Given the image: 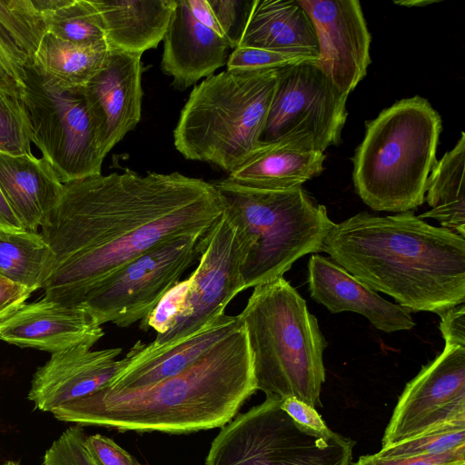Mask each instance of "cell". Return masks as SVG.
<instances>
[{
	"mask_svg": "<svg viewBox=\"0 0 465 465\" xmlns=\"http://www.w3.org/2000/svg\"><path fill=\"white\" fill-rule=\"evenodd\" d=\"M109 51L106 41L75 44L47 32L31 64L63 84L83 87L104 66Z\"/></svg>",
	"mask_w": 465,
	"mask_h": 465,
	"instance_id": "cell-26",
	"label": "cell"
},
{
	"mask_svg": "<svg viewBox=\"0 0 465 465\" xmlns=\"http://www.w3.org/2000/svg\"><path fill=\"white\" fill-rule=\"evenodd\" d=\"M0 230L23 231L24 228L0 190Z\"/></svg>",
	"mask_w": 465,
	"mask_h": 465,
	"instance_id": "cell-43",
	"label": "cell"
},
{
	"mask_svg": "<svg viewBox=\"0 0 465 465\" xmlns=\"http://www.w3.org/2000/svg\"><path fill=\"white\" fill-rule=\"evenodd\" d=\"M25 63L0 30V93L22 101Z\"/></svg>",
	"mask_w": 465,
	"mask_h": 465,
	"instance_id": "cell-35",
	"label": "cell"
},
{
	"mask_svg": "<svg viewBox=\"0 0 465 465\" xmlns=\"http://www.w3.org/2000/svg\"><path fill=\"white\" fill-rule=\"evenodd\" d=\"M322 251L411 312L441 315L465 302V237L410 211L387 216L363 212L333 223Z\"/></svg>",
	"mask_w": 465,
	"mask_h": 465,
	"instance_id": "cell-2",
	"label": "cell"
},
{
	"mask_svg": "<svg viewBox=\"0 0 465 465\" xmlns=\"http://www.w3.org/2000/svg\"><path fill=\"white\" fill-rule=\"evenodd\" d=\"M253 288L238 316L247 331L256 389L266 398L321 406L328 342L317 319L283 276Z\"/></svg>",
	"mask_w": 465,
	"mask_h": 465,
	"instance_id": "cell-4",
	"label": "cell"
},
{
	"mask_svg": "<svg viewBox=\"0 0 465 465\" xmlns=\"http://www.w3.org/2000/svg\"><path fill=\"white\" fill-rule=\"evenodd\" d=\"M111 49L143 54L167 32L176 0H92Z\"/></svg>",
	"mask_w": 465,
	"mask_h": 465,
	"instance_id": "cell-23",
	"label": "cell"
},
{
	"mask_svg": "<svg viewBox=\"0 0 465 465\" xmlns=\"http://www.w3.org/2000/svg\"><path fill=\"white\" fill-rule=\"evenodd\" d=\"M463 465H465V464H463Z\"/></svg>",
	"mask_w": 465,
	"mask_h": 465,
	"instance_id": "cell-46",
	"label": "cell"
},
{
	"mask_svg": "<svg viewBox=\"0 0 465 465\" xmlns=\"http://www.w3.org/2000/svg\"><path fill=\"white\" fill-rule=\"evenodd\" d=\"M441 119L428 100H400L366 123L352 158L361 199L375 211L405 213L424 203L437 163Z\"/></svg>",
	"mask_w": 465,
	"mask_h": 465,
	"instance_id": "cell-5",
	"label": "cell"
},
{
	"mask_svg": "<svg viewBox=\"0 0 465 465\" xmlns=\"http://www.w3.org/2000/svg\"><path fill=\"white\" fill-rule=\"evenodd\" d=\"M465 134L456 145L437 161L426 186L431 209L418 217L437 220L441 227L465 237Z\"/></svg>",
	"mask_w": 465,
	"mask_h": 465,
	"instance_id": "cell-25",
	"label": "cell"
},
{
	"mask_svg": "<svg viewBox=\"0 0 465 465\" xmlns=\"http://www.w3.org/2000/svg\"><path fill=\"white\" fill-rule=\"evenodd\" d=\"M236 47L318 59L314 25L297 0L249 1Z\"/></svg>",
	"mask_w": 465,
	"mask_h": 465,
	"instance_id": "cell-21",
	"label": "cell"
},
{
	"mask_svg": "<svg viewBox=\"0 0 465 465\" xmlns=\"http://www.w3.org/2000/svg\"><path fill=\"white\" fill-rule=\"evenodd\" d=\"M54 256L38 232L0 230V275L30 289L43 288Z\"/></svg>",
	"mask_w": 465,
	"mask_h": 465,
	"instance_id": "cell-27",
	"label": "cell"
},
{
	"mask_svg": "<svg viewBox=\"0 0 465 465\" xmlns=\"http://www.w3.org/2000/svg\"><path fill=\"white\" fill-rule=\"evenodd\" d=\"M3 465H18V463L9 460V461L5 462Z\"/></svg>",
	"mask_w": 465,
	"mask_h": 465,
	"instance_id": "cell-45",
	"label": "cell"
},
{
	"mask_svg": "<svg viewBox=\"0 0 465 465\" xmlns=\"http://www.w3.org/2000/svg\"><path fill=\"white\" fill-rule=\"evenodd\" d=\"M79 344L51 353L50 359L35 372L28 399L35 409L50 411L86 397L106 386L125 368L131 351L121 360V348L92 350Z\"/></svg>",
	"mask_w": 465,
	"mask_h": 465,
	"instance_id": "cell-16",
	"label": "cell"
},
{
	"mask_svg": "<svg viewBox=\"0 0 465 465\" xmlns=\"http://www.w3.org/2000/svg\"><path fill=\"white\" fill-rule=\"evenodd\" d=\"M191 282L192 278L189 276L172 287L152 312L141 321L140 329L147 331L152 328L156 331V336L168 331L184 308Z\"/></svg>",
	"mask_w": 465,
	"mask_h": 465,
	"instance_id": "cell-33",
	"label": "cell"
},
{
	"mask_svg": "<svg viewBox=\"0 0 465 465\" xmlns=\"http://www.w3.org/2000/svg\"><path fill=\"white\" fill-rule=\"evenodd\" d=\"M213 182L129 169L64 184L40 232L54 260L44 298L68 306L158 244L204 234L223 215Z\"/></svg>",
	"mask_w": 465,
	"mask_h": 465,
	"instance_id": "cell-1",
	"label": "cell"
},
{
	"mask_svg": "<svg viewBox=\"0 0 465 465\" xmlns=\"http://www.w3.org/2000/svg\"><path fill=\"white\" fill-rule=\"evenodd\" d=\"M0 30L25 65L33 63L47 33L45 19L33 0H0Z\"/></svg>",
	"mask_w": 465,
	"mask_h": 465,
	"instance_id": "cell-29",
	"label": "cell"
},
{
	"mask_svg": "<svg viewBox=\"0 0 465 465\" xmlns=\"http://www.w3.org/2000/svg\"><path fill=\"white\" fill-rule=\"evenodd\" d=\"M161 68L173 86L185 90L227 64L232 49L227 39L199 23L186 0H176L163 37Z\"/></svg>",
	"mask_w": 465,
	"mask_h": 465,
	"instance_id": "cell-20",
	"label": "cell"
},
{
	"mask_svg": "<svg viewBox=\"0 0 465 465\" xmlns=\"http://www.w3.org/2000/svg\"><path fill=\"white\" fill-rule=\"evenodd\" d=\"M213 15L229 41L232 49L236 47L243 26L249 1L207 0Z\"/></svg>",
	"mask_w": 465,
	"mask_h": 465,
	"instance_id": "cell-36",
	"label": "cell"
},
{
	"mask_svg": "<svg viewBox=\"0 0 465 465\" xmlns=\"http://www.w3.org/2000/svg\"><path fill=\"white\" fill-rule=\"evenodd\" d=\"M84 444L98 465H140L130 453L101 434L85 436Z\"/></svg>",
	"mask_w": 465,
	"mask_h": 465,
	"instance_id": "cell-38",
	"label": "cell"
},
{
	"mask_svg": "<svg viewBox=\"0 0 465 465\" xmlns=\"http://www.w3.org/2000/svg\"><path fill=\"white\" fill-rule=\"evenodd\" d=\"M199 251L184 308L174 325L152 341L155 345L195 333L224 314L230 302L244 290L237 230L224 212L200 239Z\"/></svg>",
	"mask_w": 465,
	"mask_h": 465,
	"instance_id": "cell-12",
	"label": "cell"
},
{
	"mask_svg": "<svg viewBox=\"0 0 465 465\" xmlns=\"http://www.w3.org/2000/svg\"><path fill=\"white\" fill-rule=\"evenodd\" d=\"M104 332L82 305L40 299L25 303L0 322V340L54 353L79 344L94 345Z\"/></svg>",
	"mask_w": 465,
	"mask_h": 465,
	"instance_id": "cell-17",
	"label": "cell"
},
{
	"mask_svg": "<svg viewBox=\"0 0 465 465\" xmlns=\"http://www.w3.org/2000/svg\"><path fill=\"white\" fill-rule=\"evenodd\" d=\"M463 465V464H462Z\"/></svg>",
	"mask_w": 465,
	"mask_h": 465,
	"instance_id": "cell-47",
	"label": "cell"
},
{
	"mask_svg": "<svg viewBox=\"0 0 465 465\" xmlns=\"http://www.w3.org/2000/svg\"><path fill=\"white\" fill-rule=\"evenodd\" d=\"M465 421V347L442 352L405 386L385 429L381 447L450 423Z\"/></svg>",
	"mask_w": 465,
	"mask_h": 465,
	"instance_id": "cell-13",
	"label": "cell"
},
{
	"mask_svg": "<svg viewBox=\"0 0 465 465\" xmlns=\"http://www.w3.org/2000/svg\"><path fill=\"white\" fill-rule=\"evenodd\" d=\"M326 155L283 143H260L228 178L245 186L286 190L301 186L323 170Z\"/></svg>",
	"mask_w": 465,
	"mask_h": 465,
	"instance_id": "cell-24",
	"label": "cell"
},
{
	"mask_svg": "<svg viewBox=\"0 0 465 465\" xmlns=\"http://www.w3.org/2000/svg\"><path fill=\"white\" fill-rule=\"evenodd\" d=\"M281 401L266 398L222 427L205 465H351L354 440L304 430Z\"/></svg>",
	"mask_w": 465,
	"mask_h": 465,
	"instance_id": "cell-8",
	"label": "cell"
},
{
	"mask_svg": "<svg viewBox=\"0 0 465 465\" xmlns=\"http://www.w3.org/2000/svg\"><path fill=\"white\" fill-rule=\"evenodd\" d=\"M256 391L252 355L242 323L175 376L134 390L102 388L52 413L61 421L81 426L190 433L223 427Z\"/></svg>",
	"mask_w": 465,
	"mask_h": 465,
	"instance_id": "cell-3",
	"label": "cell"
},
{
	"mask_svg": "<svg viewBox=\"0 0 465 465\" xmlns=\"http://www.w3.org/2000/svg\"><path fill=\"white\" fill-rule=\"evenodd\" d=\"M213 183L237 230L244 290L283 276L296 260L322 251L333 222L302 186L263 190L228 177Z\"/></svg>",
	"mask_w": 465,
	"mask_h": 465,
	"instance_id": "cell-7",
	"label": "cell"
},
{
	"mask_svg": "<svg viewBox=\"0 0 465 465\" xmlns=\"http://www.w3.org/2000/svg\"><path fill=\"white\" fill-rule=\"evenodd\" d=\"M80 425L64 430L46 450L43 465H98L84 444Z\"/></svg>",
	"mask_w": 465,
	"mask_h": 465,
	"instance_id": "cell-32",
	"label": "cell"
},
{
	"mask_svg": "<svg viewBox=\"0 0 465 465\" xmlns=\"http://www.w3.org/2000/svg\"><path fill=\"white\" fill-rule=\"evenodd\" d=\"M186 3L192 15L199 23L226 39L207 0H186Z\"/></svg>",
	"mask_w": 465,
	"mask_h": 465,
	"instance_id": "cell-42",
	"label": "cell"
},
{
	"mask_svg": "<svg viewBox=\"0 0 465 465\" xmlns=\"http://www.w3.org/2000/svg\"><path fill=\"white\" fill-rule=\"evenodd\" d=\"M242 326L238 315L224 313L195 333L168 344L138 341L129 350L132 356L128 364L104 388L111 391L134 390L175 376Z\"/></svg>",
	"mask_w": 465,
	"mask_h": 465,
	"instance_id": "cell-18",
	"label": "cell"
},
{
	"mask_svg": "<svg viewBox=\"0 0 465 465\" xmlns=\"http://www.w3.org/2000/svg\"><path fill=\"white\" fill-rule=\"evenodd\" d=\"M142 74L141 54L110 48L104 66L82 87L104 158L141 119Z\"/></svg>",
	"mask_w": 465,
	"mask_h": 465,
	"instance_id": "cell-15",
	"label": "cell"
},
{
	"mask_svg": "<svg viewBox=\"0 0 465 465\" xmlns=\"http://www.w3.org/2000/svg\"><path fill=\"white\" fill-rule=\"evenodd\" d=\"M278 69H227L195 85L173 130L187 160L231 173L261 143Z\"/></svg>",
	"mask_w": 465,
	"mask_h": 465,
	"instance_id": "cell-6",
	"label": "cell"
},
{
	"mask_svg": "<svg viewBox=\"0 0 465 465\" xmlns=\"http://www.w3.org/2000/svg\"><path fill=\"white\" fill-rule=\"evenodd\" d=\"M47 32L75 44L105 40L101 15L92 0H33Z\"/></svg>",
	"mask_w": 465,
	"mask_h": 465,
	"instance_id": "cell-28",
	"label": "cell"
},
{
	"mask_svg": "<svg viewBox=\"0 0 465 465\" xmlns=\"http://www.w3.org/2000/svg\"><path fill=\"white\" fill-rule=\"evenodd\" d=\"M465 447V421L450 423L414 437L381 447L384 458L436 456Z\"/></svg>",
	"mask_w": 465,
	"mask_h": 465,
	"instance_id": "cell-30",
	"label": "cell"
},
{
	"mask_svg": "<svg viewBox=\"0 0 465 465\" xmlns=\"http://www.w3.org/2000/svg\"><path fill=\"white\" fill-rule=\"evenodd\" d=\"M203 234L176 237L138 256L89 292L82 305L103 325L129 327L146 318L199 258Z\"/></svg>",
	"mask_w": 465,
	"mask_h": 465,
	"instance_id": "cell-11",
	"label": "cell"
},
{
	"mask_svg": "<svg viewBox=\"0 0 465 465\" xmlns=\"http://www.w3.org/2000/svg\"><path fill=\"white\" fill-rule=\"evenodd\" d=\"M397 4H401V5H410V6H412V5H417V6H422V5H429L430 3H433V2H430V1H416V2H396Z\"/></svg>",
	"mask_w": 465,
	"mask_h": 465,
	"instance_id": "cell-44",
	"label": "cell"
},
{
	"mask_svg": "<svg viewBox=\"0 0 465 465\" xmlns=\"http://www.w3.org/2000/svg\"><path fill=\"white\" fill-rule=\"evenodd\" d=\"M440 317V330L445 343L465 347V304H459Z\"/></svg>",
	"mask_w": 465,
	"mask_h": 465,
	"instance_id": "cell-40",
	"label": "cell"
},
{
	"mask_svg": "<svg viewBox=\"0 0 465 465\" xmlns=\"http://www.w3.org/2000/svg\"><path fill=\"white\" fill-rule=\"evenodd\" d=\"M465 464V447L436 456L414 458H384L376 453L361 456L351 465H462Z\"/></svg>",
	"mask_w": 465,
	"mask_h": 465,
	"instance_id": "cell-37",
	"label": "cell"
},
{
	"mask_svg": "<svg viewBox=\"0 0 465 465\" xmlns=\"http://www.w3.org/2000/svg\"><path fill=\"white\" fill-rule=\"evenodd\" d=\"M318 59L280 54L252 47H235L227 60V69H279L303 61Z\"/></svg>",
	"mask_w": 465,
	"mask_h": 465,
	"instance_id": "cell-34",
	"label": "cell"
},
{
	"mask_svg": "<svg viewBox=\"0 0 465 465\" xmlns=\"http://www.w3.org/2000/svg\"><path fill=\"white\" fill-rule=\"evenodd\" d=\"M32 292L30 289L0 275V322L25 304Z\"/></svg>",
	"mask_w": 465,
	"mask_h": 465,
	"instance_id": "cell-41",
	"label": "cell"
},
{
	"mask_svg": "<svg viewBox=\"0 0 465 465\" xmlns=\"http://www.w3.org/2000/svg\"><path fill=\"white\" fill-rule=\"evenodd\" d=\"M312 298L331 313L353 312L365 316L384 332L408 331L415 322L411 311L392 303L331 260L312 254L308 263Z\"/></svg>",
	"mask_w": 465,
	"mask_h": 465,
	"instance_id": "cell-19",
	"label": "cell"
},
{
	"mask_svg": "<svg viewBox=\"0 0 465 465\" xmlns=\"http://www.w3.org/2000/svg\"><path fill=\"white\" fill-rule=\"evenodd\" d=\"M0 190L24 230L37 232L59 202L64 183L43 157L0 153Z\"/></svg>",
	"mask_w": 465,
	"mask_h": 465,
	"instance_id": "cell-22",
	"label": "cell"
},
{
	"mask_svg": "<svg viewBox=\"0 0 465 465\" xmlns=\"http://www.w3.org/2000/svg\"><path fill=\"white\" fill-rule=\"evenodd\" d=\"M317 35L320 70L345 96L364 78L371 64V34L357 0H297Z\"/></svg>",
	"mask_w": 465,
	"mask_h": 465,
	"instance_id": "cell-14",
	"label": "cell"
},
{
	"mask_svg": "<svg viewBox=\"0 0 465 465\" xmlns=\"http://www.w3.org/2000/svg\"><path fill=\"white\" fill-rule=\"evenodd\" d=\"M282 409L304 430L322 437L334 434L326 425L315 408L295 398H287L281 401Z\"/></svg>",
	"mask_w": 465,
	"mask_h": 465,
	"instance_id": "cell-39",
	"label": "cell"
},
{
	"mask_svg": "<svg viewBox=\"0 0 465 465\" xmlns=\"http://www.w3.org/2000/svg\"><path fill=\"white\" fill-rule=\"evenodd\" d=\"M25 74L22 103L42 157L64 184L101 175L104 158L82 87L63 84L34 64Z\"/></svg>",
	"mask_w": 465,
	"mask_h": 465,
	"instance_id": "cell-9",
	"label": "cell"
},
{
	"mask_svg": "<svg viewBox=\"0 0 465 465\" xmlns=\"http://www.w3.org/2000/svg\"><path fill=\"white\" fill-rule=\"evenodd\" d=\"M346 100L316 61L279 68L261 142L323 153L341 139Z\"/></svg>",
	"mask_w": 465,
	"mask_h": 465,
	"instance_id": "cell-10",
	"label": "cell"
},
{
	"mask_svg": "<svg viewBox=\"0 0 465 465\" xmlns=\"http://www.w3.org/2000/svg\"><path fill=\"white\" fill-rule=\"evenodd\" d=\"M29 120L21 100L0 93V153L33 155Z\"/></svg>",
	"mask_w": 465,
	"mask_h": 465,
	"instance_id": "cell-31",
	"label": "cell"
}]
</instances>
